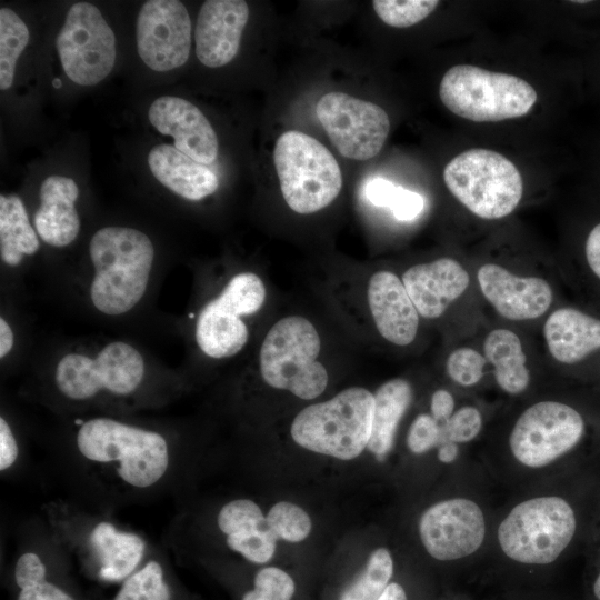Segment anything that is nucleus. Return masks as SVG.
Here are the masks:
<instances>
[{
	"label": "nucleus",
	"mask_w": 600,
	"mask_h": 600,
	"mask_svg": "<svg viewBox=\"0 0 600 600\" xmlns=\"http://www.w3.org/2000/svg\"><path fill=\"white\" fill-rule=\"evenodd\" d=\"M93 268L89 296L106 316H122L144 297L156 250L148 234L124 226L98 229L89 243Z\"/></svg>",
	"instance_id": "nucleus-1"
},
{
	"label": "nucleus",
	"mask_w": 600,
	"mask_h": 600,
	"mask_svg": "<svg viewBox=\"0 0 600 600\" xmlns=\"http://www.w3.org/2000/svg\"><path fill=\"white\" fill-rule=\"evenodd\" d=\"M373 410V393L351 387L302 409L291 423L290 434L309 451L352 460L368 447Z\"/></svg>",
	"instance_id": "nucleus-2"
},
{
	"label": "nucleus",
	"mask_w": 600,
	"mask_h": 600,
	"mask_svg": "<svg viewBox=\"0 0 600 600\" xmlns=\"http://www.w3.org/2000/svg\"><path fill=\"white\" fill-rule=\"evenodd\" d=\"M77 447L90 461L114 464L118 477L136 488L153 486L169 467V448L162 434L110 418L83 422Z\"/></svg>",
	"instance_id": "nucleus-3"
},
{
	"label": "nucleus",
	"mask_w": 600,
	"mask_h": 600,
	"mask_svg": "<svg viewBox=\"0 0 600 600\" xmlns=\"http://www.w3.org/2000/svg\"><path fill=\"white\" fill-rule=\"evenodd\" d=\"M320 349L319 333L308 319L301 316L280 319L260 347L262 380L303 400L319 397L329 380L324 366L318 361Z\"/></svg>",
	"instance_id": "nucleus-4"
},
{
	"label": "nucleus",
	"mask_w": 600,
	"mask_h": 600,
	"mask_svg": "<svg viewBox=\"0 0 600 600\" xmlns=\"http://www.w3.org/2000/svg\"><path fill=\"white\" fill-rule=\"evenodd\" d=\"M439 96L452 113L476 122L523 117L538 98L526 80L471 64L451 67L441 79Z\"/></svg>",
	"instance_id": "nucleus-5"
},
{
	"label": "nucleus",
	"mask_w": 600,
	"mask_h": 600,
	"mask_svg": "<svg viewBox=\"0 0 600 600\" xmlns=\"http://www.w3.org/2000/svg\"><path fill=\"white\" fill-rule=\"evenodd\" d=\"M273 161L282 197L297 213L317 212L341 191L342 174L333 154L301 131H286L278 138Z\"/></svg>",
	"instance_id": "nucleus-6"
},
{
	"label": "nucleus",
	"mask_w": 600,
	"mask_h": 600,
	"mask_svg": "<svg viewBox=\"0 0 600 600\" xmlns=\"http://www.w3.org/2000/svg\"><path fill=\"white\" fill-rule=\"evenodd\" d=\"M450 193L474 216L494 220L518 207L523 181L513 162L503 154L473 148L451 159L443 170Z\"/></svg>",
	"instance_id": "nucleus-7"
},
{
	"label": "nucleus",
	"mask_w": 600,
	"mask_h": 600,
	"mask_svg": "<svg viewBox=\"0 0 600 600\" xmlns=\"http://www.w3.org/2000/svg\"><path fill=\"white\" fill-rule=\"evenodd\" d=\"M570 504L559 497H537L517 504L498 529L506 556L524 564L553 562L576 532Z\"/></svg>",
	"instance_id": "nucleus-8"
},
{
	"label": "nucleus",
	"mask_w": 600,
	"mask_h": 600,
	"mask_svg": "<svg viewBox=\"0 0 600 600\" xmlns=\"http://www.w3.org/2000/svg\"><path fill=\"white\" fill-rule=\"evenodd\" d=\"M144 376L141 352L128 342L111 341L94 354L66 353L56 366L53 379L63 397L88 401L101 396H129L139 389Z\"/></svg>",
	"instance_id": "nucleus-9"
},
{
	"label": "nucleus",
	"mask_w": 600,
	"mask_h": 600,
	"mask_svg": "<svg viewBox=\"0 0 600 600\" xmlns=\"http://www.w3.org/2000/svg\"><path fill=\"white\" fill-rule=\"evenodd\" d=\"M266 300V287L253 272L234 274L221 292L201 309L194 329L199 349L212 359L239 353L248 342L244 316L258 312Z\"/></svg>",
	"instance_id": "nucleus-10"
},
{
	"label": "nucleus",
	"mask_w": 600,
	"mask_h": 600,
	"mask_svg": "<svg viewBox=\"0 0 600 600\" xmlns=\"http://www.w3.org/2000/svg\"><path fill=\"white\" fill-rule=\"evenodd\" d=\"M56 47L66 77L78 86L100 83L116 64L114 32L90 2H76L68 9Z\"/></svg>",
	"instance_id": "nucleus-11"
},
{
	"label": "nucleus",
	"mask_w": 600,
	"mask_h": 600,
	"mask_svg": "<svg viewBox=\"0 0 600 600\" xmlns=\"http://www.w3.org/2000/svg\"><path fill=\"white\" fill-rule=\"evenodd\" d=\"M583 430V419L576 409L558 401H540L518 418L509 444L520 463L540 468L572 449Z\"/></svg>",
	"instance_id": "nucleus-12"
},
{
	"label": "nucleus",
	"mask_w": 600,
	"mask_h": 600,
	"mask_svg": "<svg viewBox=\"0 0 600 600\" xmlns=\"http://www.w3.org/2000/svg\"><path fill=\"white\" fill-rule=\"evenodd\" d=\"M316 113L331 143L349 159L373 158L389 134V117L381 107L344 92L323 94Z\"/></svg>",
	"instance_id": "nucleus-13"
},
{
	"label": "nucleus",
	"mask_w": 600,
	"mask_h": 600,
	"mask_svg": "<svg viewBox=\"0 0 600 600\" xmlns=\"http://www.w3.org/2000/svg\"><path fill=\"white\" fill-rule=\"evenodd\" d=\"M191 31V19L181 1H146L136 22L138 54L156 72L178 69L189 59Z\"/></svg>",
	"instance_id": "nucleus-14"
},
{
	"label": "nucleus",
	"mask_w": 600,
	"mask_h": 600,
	"mask_svg": "<svg viewBox=\"0 0 600 600\" xmlns=\"http://www.w3.org/2000/svg\"><path fill=\"white\" fill-rule=\"evenodd\" d=\"M427 552L440 561L457 560L476 552L486 534L480 507L466 498L442 500L429 507L419 521Z\"/></svg>",
	"instance_id": "nucleus-15"
},
{
	"label": "nucleus",
	"mask_w": 600,
	"mask_h": 600,
	"mask_svg": "<svg viewBox=\"0 0 600 600\" xmlns=\"http://www.w3.org/2000/svg\"><path fill=\"white\" fill-rule=\"evenodd\" d=\"M477 281L484 299L504 319L533 320L552 304L549 282L539 277L518 276L496 263H484L477 271Z\"/></svg>",
	"instance_id": "nucleus-16"
},
{
	"label": "nucleus",
	"mask_w": 600,
	"mask_h": 600,
	"mask_svg": "<svg viewBox=\"0 0 600 600\" xmlns=\"http://www.w3.org/2000/svg\"><path fill=\"white\" fill-rule=\"evenodd\" d=\"M152 127L173 138L174 147L194 161L211 164L219 153L218 137L203 112L177 96L158 97L148 109Z\"/></svg>",
	"instance_id": "nucleus-17"
},
{
	"label": "nucleus",
	"mask_w": 600,
	"mask_h": 600,
	"mask_svg": "<svg viewBox=\"0 0 600 600\" xmlns=\"http://www.w3.org/2000/svg\"><path fill=\"white\" fill-rule=\"evenodd\" d=\"M249 7L242 0H207L194 29L196 54L206 67L220 68L237 56Z\"/></svg>",
	"instance_id": "nucleus-18"
},
{
	"label": "nucleus",
	"mask_w": 600,
	"mask_h": 600,
	"mask_svg": "<svg viewBox=\"0 0 600 600\" xmlns=\"http://www.w3.org/2000/svg\"><path fill=\"white\" fill-rule=\"evenodd\" d=\"M403 286L420 317L437 319L467 290L470 278L452 258L419 263L404 271Z\"/></svg>",
	"instance_id": "nucleus-19"
},
{
	"label": "nucleus",
	"mask_w": 600,
	"mask_h": 600,
	"mask_svg": "<svg viewBox=\"0 0 600 600\" xmlns=\"http://www.w3.org/2000/svg\"><path fill=\"white\" fill-rule=\"evenodd\" d=\"M368 303L383 339L400 347L416 339L420 314L397 274L386 270L373 273L368 283Z\"/></svg>",
	"instance_id": "nucleus-20"
},
{
	"label": "nucleus",
	"mask_w": 600,
	"mask_h": 600,
	"mask_svg": "<svg viewBox=\"0 0 600 600\" xmlns=\"http://www.w3.org/2000/svg\"><path fill=\"white\" fill-rule=\"evenodd\" d=\"M78 197V184L68 176L51 174L42 181L33 227L44 243L64 248L77 239L81 228Z\"/></svg>",
	"instance_id": "nucleus-21"
},
{
	"label": "nucleus",
	"mask_w": 600,
	"mask_h": 600,
	"mask_svg": "<svg viewBox=\"0 0 600 600\" xmlns=\"http://www.w3.org/2000/svg\"><path fill=\"white\" fill-rule=\"evenodd\" d=\"M147 160L152 176L183 199L199 201L219 188V178L208 166L194 161L172 144L153 146Z\"/></svg>",
	"instance_id": "nucleus-22"
},
{
	"label": "nucleus",
	"mask_w": 600,
	"mask_h": 600,
	"mask_svg": "<svg viewBox=\"0 0 600 600\" xmlns=\"http://www.w3.org/2000/svg\"><path fill=\"white\" fill-rule=\"evenodd\" d=\"M543 337L556 361L573 364L600 349V319L574 308H559L547 318Z\"/></svg>",
	"instance_id": "nucleus-23"
},
{
	"label": "nucleus",
	"mask_w": 600,
	"mask_h": 600,
	"mask_svg": "<svg viewBox=\"0 0 600 600\" xmlns=\"http://www.w3.org/2000/svg\"><path fill=\"white\" fill-rule=\"evenodd\" d=\"M89 542L98 564V577L107 582L126 580L146 551V541L139 534L120 531L107 521L94 526Z\"/></svg>",
	"instance_id": "nucleus-24"
},
{
	"label": "nucleus",
	"mask_w": 600,
	"mask_h": 600,
	"mask_svg": "<svg viewBox=\"0 0 600 600\" xmlns=\"http://www.w3.org/2000/svg\"><path fill=\"white\" fill-rule=\"evenodd\" d=\"M483 356L492 367L497 384L509 394L523 392L530 383L527 357L519 336L504 328L487 333Z\"/></svg>",
	"instance_id": "nucleus-25"
},
{
	"label": "nucleus",
	"mask_w": 600,
	"mask_h": 600,
	"mask_svg": "<svg viewBox=\"0 0 600 600\" xmlns=\"http://www.w3.org/2000/svg\"><path fill=\"white\" fill-rule=\"evenodd\" d=\"M374 396V410L368 450L378 459L391 450L398 424L407 411L411 399L410 383L401 378L382 383Z\"/></svg>",
	"instance_id": "nucleus-26"
},
{
	"label": "nucleus",
	"mask_w": 600,
	"mask_h": 600,
	"mask_svg": "<svg viewBox=\"0 0 600 600\" xmlns=\"http://www.w3.org/2000/svg\"><path fill=\"white\" fill-rule=\"evenodd\" d=\"M40 249L39 236L31 224L22 200L16 194L0 196V257L11 268Z\"/></svg>",
	"instance_id": "nucleus-27"
},
{
	"label": "nucleus",
	"mask_w": 600,
	"mask_h": 600,
	"mask_svg": "<svg viewBox=\"0 0 600 600\" xmlns=\"http://www.w3.org/2000/svg\"><path fill=\"white\" fill-rule=\"evenodd\" d=\"M394 564L386 548H378L349 577L333 596V600H378L392 581Z\"/></svg>",
	"instance_id": "nucleus-28"
},
{
	"label": "nucleus",
	"mask_w": 600,
	"mask_h": 600,
	"mask_svg": "<svg viewBox=\"0 0 600 600\" xmlns=\"http://www.w3.org/2000/svg\"><path fill=\"white\" fill-rule=\"evenodd\" d=\"M30 31L12 9H0V89L8 91L14 81L17 63L29 44Z\"/></svg>",
	"instance_id": "nucleus-29"
},
{
	"label": "nucleus",
	"mask_w": 600,
	"mask_h": 600,
	"mask_svg": "<svg viewBox=\"0 0 600 600\" xmlns=\"http://www.w3.org/2000/svg\"><path fill=\"white\" fill-rule=\"evenodd\" d=\"M18 600H74L60 587L47 580V568L34 552L21 554L14 567Z\"/></svg>",
	"instance_id": "nucleus-30"
},
{
	"label": "nucleus",
	"mask_w": 600,
	"mask_h": 600,
	"mask_svg": "<svg viewBox=\"0 0 600 600\" xmlns=\"http://www.w3.org/2000/svg\"><path fill=\"white\" fill-rule=\"evenodd\" d=\"M113 600H171L161 564L151 560L129 576Z\"/></svg>",
	"instance_id": "nucleus-31"
},
{
	"label": "nucleus",
	"mask_w": 600,
	"mask_h": 600,
	"mask_svg": "<svg viewBox=\"0 0 600 600\" xmlns=\"http://www.w3.org/2000/svg\"><path fill=\"white\" fill-rule=\"evenodd\" d=\"M297 596L294 578L279 567L268 566L254 573L251 588L243 591L240 600H296Z\"/></svg>",
	"instance_id": "nucleus-32"
},
{
	"label": "nucleus",
	"mask_w": 600,
	"mask_h": 600,
	"mask_svg": "<svg viewBox=\"0 0 600 600\" xmlns=\"http://www.w3.org/2000/svg\"><path fill=\"white\" fill-rule=\"evenodd\" d=\"M266 524L278 539L292 543L303 541L312 528L309 514L298 504L288 501L277 502L269 509Z\"/></svg>",
	"instance_id": "nucleus-33"
},
{
	"label": "nucleus",
	"mask_w": 600,
	"mask_h": 600,
	"mask_svg": "<svg viewBox=\"0 0 600 600\" xmlns=\"http://www.w3.org/2000/svg\"><path fill=\"white\" fill-rule=\"evenodd\" d=\"M278 538L264 523L261 527L227 536V546L254 564L268 563L276 553Z\"/></svg>",
	"instance_id": "nucleus-34"
},
{
	"label": "nucleus",
	"mask_w": 600,
	"mask_h": 600,
	"mask_svg": "<svg viewBox=\"0 0 600 600\" xmlns=\"http://www.w3.org/2000/svg\"><path fill=\"white\" fill-rule=\"evenodd\" d=\"M439 4L437 0H374L377 16L388 26L408 28L426 19Z\"/></svg>",
	"instance_id": "nucleus-35"
},
{
	"label": "nucleus",
	"mask_w": 600,
	"mask_h": 600,
	"mask_svg": "<svg viewBox=\"0 0 600 600\" xmlns=\"http://www.w3.org/2000/svg\"><path fill=\"white\" fill-rule=\"evenodd\" d=\"M217 521L221 532L229 536L263 526L266 517L254 501L236 499L220 509Z\"/></svg>",
	"instance_id": "nucleus-36"
},
{
	"label": "nucleus",
	"mask_w": 600,
	"mask_h": 600,
	"mask_svg": "<svg viewBox=\"0 0 600 600\" xmlns=\"http://www.w3.org/2000/svg\"><path fill=\"white\" fill-rule=\"evenodd\" d=\"M487 360L471 347H460L449 354L446 369L450 379L459 386L472 387L484 376Z\"/></svg>",
	"instance_id": "nucleus-37"
},
{
	"label": "nucleus",
	"mask_w": 600,
	"mask_h": 600,
	"mask_svg": "<svg viewBox=\"0 0 600 600\" xmlns=\"http://www.w3.org/2000/svg\"><path fill=\"white\" fill-rule=\"evenodd\" d=\"M481 426L482 418L477 408L470 406L460 408L441 426L442 442H468L479 434Z\"/></svg>",
	"instance_id": "nucleus-38"
},
{
	"label": "nucleus",
	"mask_w": 600,
	"mask_h": 600,
	"mask_svg": "<svg viewBox=\"0 0 600 600\" xmlns=\"http://www.w3.org/2000/svg\"><path fill=\"white\" fill-rule=\"evenodd\" d=\"M441 442V426L431 414H419L411 423L407 436V444L411 452L424 453Z\"/></svg>",
	"instance_id": "nucleus-39"
},
{
	"label": "nucleus",
	"mask_w": 600,
	"mask_h": 600,
	"mask_svg": "<svg viewBox=\"0 0 600 600\" xmlns=\"http://www.w3.org/2000/svg\"><path fill=\"white\" fill-rule=\"evenodd\" d=\"M423 208L424 198L420 193L399 187L390 209L396 219L409 221L417 218Z\"/></svg>",
	"instance_id": "nucleus-40"
},
{
	"label": "nucleus",
	"mask_w": 600,
	"mask_h": 600,
	"mask_svg": "<svg viewBox=\"0 0 600 600\" xmlns=\"http://www.w3.org/2000/svg\"><path fill=\"white\" fill-rule=\"evenodd\" d=\"M399 187L383 178H376L368 183L366 194L372 204L391 208Z\"/></svg>",
	"instance_id": "nucleus-41"
},
{
	"label": "nucleus",
	"mask_w": 600,
	"mask_h": 600,
	"mask_svg": "<svg viewBox=\"0 0 600 600\" xmlns=\"http://www.w3.org/2000/svg\"><path fill=\"white\" fill-rule=\"evenodd\" d=\"M19 447L8 421L0 418V470L9 469L17 460Z\"/></svg>",
	"instance_id": "nucleus-42"
},
{
	"label": "nucleus",
	"mask_w": 600,
	"mask_h": 600,
	"mask_svg": "<svg viewBox=\"0 0 600 600\" xmlns=\"http://www.w3.org/2000/svg\"><path fill=\"white\" fill-rule=\"evenodd\" d=\"M430 409L431 416L442 426L453 414L454 400L452 394L444 389H438L431 397Z\"/></svg>",
	"instance_id": "nucleus-43"
},
{
	"label": "nucleus",
	"mask_w": 600,
	"mask_h": 600,
	"mask_svg": "<svg viewBox=\"0 0 600 600\" xmlns=\"http://www.w3.org/2000/svg\"><path fill=\"white\" fill-rule=\"evenodd\" d=\"M586 258L592 272L600 279V223L596 224L588 234Z\"/></svg>",
	"instance_id": "nucleus-44"
},
{
	"label": "nucleus",
	"mask_w": 600,
	"mask_h": 600,
	"mask_svg": "<svg viewBox=\"0 0 600 600\" xmlns=\"http://www.w3.org/2000/svg\"><path fill=\"white\" fill-rule=\"evenodd\" d=\"M14 342L13 330L9 322L0 318V358L4 359L12 350Z\"/></svg>",
	"instance_id": "nucleus-45"
},
{
	"label": "nucleus",
	"mask_w": 600,
	"mask_h": 600,
	"mask_svg": "<svg viewBox=\"0 0 600 600\" xmlns=\"http://www.w3.org/2000/svg\"><path fill=\"white\" fill-rule=\"evenodd\" d=\"M378 600H410V597L401 582L391 581Z\"/></svg>",
	"instance_id": "nucleus-46"
},
{
	"label": "nucleus",
	"mask_w": 600,
	"mask_h": 600,
	"mask_svg": "<svg viewBox=\"0 0 600 600\" xmlns=\"http://www.w3.org/2000/svg\"><path fill=\"white\" fill-rule=\"evenodd\" d=\"M457 456H458L457 443L451 442V441H444L440 443L438 458L441 462L450 463L457 458Z\"/></svg>",
	"instance_id": "nucleus-47"
},
{
	"label": "nucleus",
	"mask_w": 600,
	"mask_h": 600,
	"mask_svg": "<svg viewBox=\"0 0 600 600\" xmlns=\"http://www.w3.org/2000/svg\"><path fill=\"white\" fill-rule=\"evenodd\" d=\"M573 2L574 3H588L589 1L588 0H582V1L577 0V1H573Z\"/></svg>",
	"instance_id": "nucleus-48"
}]
</instances>
